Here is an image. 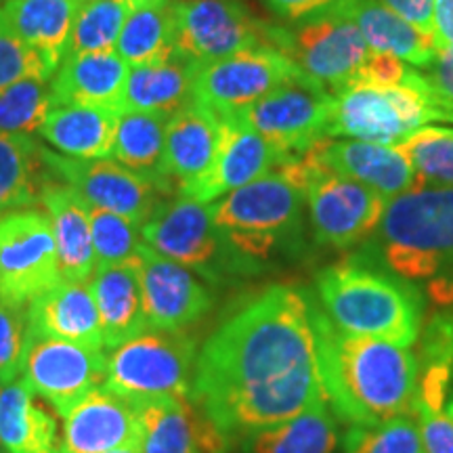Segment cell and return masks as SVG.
<instances>
[{"mask_svg": "<svg viewBox=\"0 0 453 453\" xmlns=\"http://www.w3.org/2000/svg\"><path fill=\"white\" fill-rule=\"evenodd\" d=\"M311 296L298 286H271L225 319L197 353L189 399L231 443L326 399Z\"/></svg>", "mask_w": 453, "mask_h": 453, "instance_id": "cell-1", "label": "cell"}, {"mask_svg": "<svg viewBox=\"0 0 453 453\" xmlns=\"http://www.w3.org/2000/svg\"><path fill=\"white\" fill-rule=\"evenodd\" d=\"M319 380L338 422L373 426L411 413L418 359L411 349L342 332L311 296Z\"/></svg>", "mask_w": 453, "mask_h": 453, "instance_id": "cell-2", "label": "cell"}, {"mask_svg": "<svg viewBox=\"0 0 453 453\" xmlns=\"http://www.w3.org/2000/svg\"><path fill=\"white\" fill-rule=\"evenodd\" d=\"M315 294L324 313L353 336L411 349L422 332L420 288L361 252L319 271Z\"/></svg>", "mask_w": 453, "mask_h": 453, "instance_id": "cell-3", "label": "cell"}, {"mask_svg": "<svg viewBox=\"0 0 453 453\" xmlns=\"http://www.w3.org/2000/svg\"><path fill=\"white\" fill-rule=\"evenodd\" d=\"M361 254L411 283L434 303H453V187L411 189L388 200Z\"/></svg>", "mask_w": 453, "mask_h": 453, "instance_id": "cell-4", "label": "cell"}, {"mask_svg": "<svg viewBox=\"0 0 453 453\" xmlns=\"http://www.w3.org/2000/svg\"><path fill=\"white\" fill-rule=\"evenodd\" d=\"M304 206V185L280 164L267 177L214 200L211 217L240 273L252 275L277 254L298 250Z\"/></svg>", "mask_w": 453, "mask_h": 453, "instance_id": "cell-5", "label": "cell"}, {"mask_svg": "<svg viewBox=\"0 0 453 453\" xmlns=\"http://www.w3.org/2000/svg\"><path fill=\"white\" fill-rule=\"evenodd\" d=\"M428 124H453V120L424 72L413 67L399 84L357 81L338 90L326 137L399 145Z\"/></svg>", "mask_w": 453, "mask_h": 453, "instance_id": "cell-6", "label": "cell"}, {"mask_svg": "<svg viewBox=\"0 0 453 453\" xmlns=\"http://www.w3.org/2000/svg\"><path fill=\"white\" fill-rule=\"evenodd\" d=\"M197 344L185 332L147 330L107 357L104 387L128 403L191 395Z\"/></svg>", "mask_w": 453, "mask_h": 453, "instance_id": "cell-7", "label": "cell"}, {"mask_svg": "<svg viewBox=\"0 0 453 453\" xmlns=\"http://www.w3.org/2000/svg\"><path fill=\"white\" fill-rule=\"evenodd\" d=\"M298 164L304 174V200L317 243L336 250L364 246L380 225L387 197L334 173L319 162L313 147L298 156Z\"/></svg>", "mask_w": 453, "mask_h": 453, "instance_id": "cell-8", "label": "cell"}, {"mask_svg": "<svg viewBox=\"0 0 453 453\" xmlns=\"http://www.w3.org/2000/svg\"><path fill=\"white\" fill-rule=\"evenodd\" d=\"M174 53L189 64L254 47H275V26L265 24L242 0H173Z\"/></svg>", "mask_w": 453, "mask_h": 453, "instance_id": "cell-9", "label": "cell"}, {"mask_svg": "<svg viewBox=\"0 0 453 453\" xmlns=\"http://www.w3.org/2000/svg\"><path fill=\"white\" fill-rule=\"evenodd\" d=\"M141 242L214 286L242 275L212 223L211 203L194 197L162 202L141 226Z\"/></svg>", "mask_w": 453, "mask_h": 453, "instance_id": "cell-10", "label": "cell"}, {"mask_svg": "<svg viewBox=\"0 0 453 453\" xmlns=\"http://www.w3.org/2000/svg\"><path fill=\"white\" fill-rule=\"evenodd\" d=\"M273 42L309 81L334 95L355 82L372 55L359 27L342 13L275 26Z\"/></svg>", "mask_w": 453, "mask_h": 453, "instance_id": "cell-11", "label": "cell"}, {"mask_svg": "<svg viewBox=\"0 0 453 453\" xmlns=\"http://www.w3.org/2000/svg\"><path fill=\"white\" fill-rule=\"evenodd\" d=\"M332 110L334 93L300 73L235 118L267 139L283 160H290L327 139Z\"/></svg>", "mask_w": 453, "mask_h": 453, "instance_id": "cell-12", "label": "cell"}, {"mask_svg": "<svg viewBox=\"0 0 453 453\" xmlns=\"http://www.w3.org/2000/svg\"><path fill=\"white\" fill-rule=\"evenodd\" d=\"M61 280L47 212L21 208L0 217V300L27 307Z\"/></svg>", "mask_w": 453, "mask_h": 453, "instance_id": "cell-13", "label": "cell"}, {"mask_svg": "<svg viewBox=\"0 0 453 453\" xmlns=\"http://www.w3.org/2000/svg\"><path fill=\"white\" fill-rule=\"evenodd\" d=\"M294 61L275 47H254L196 67L191 101L219 118H235L246 107L294 76Z\"/></svg>", "mask_w": 453, "mask_h": 453, "instance_id": "cell-14", "label": "cell"}, {"mask_svg": "<svg viewBox=\"0 0 453 453\" xmlns=\"http://www.w3.org/2000/svg\"><path fill=\"white\" fill-rule=\"evenodd\" d=\"M49 173L76 189L84 200L143 226L160 206L164 191L154 179L134 173L116 160H76L42 147Z\"/></svg>", "mask_w": 453, "mask_h": 453, "instance_id": "cell-15", "label": "cell"}, {"mask_svg": "<svg viewBox=\"0 0 453 453\" xmlns=\"http://www.w3.org/2000/svg\"><path fill=\"white\" fill-rule=\"evenodd\" d=\"M24 380L61 418L88 393L104 387L107 376L105 350L27 334Z\"/></svg>", "mask_w": 453, "mask_h": 453, "instance_id": "cell-16", "label": "cell"}, {"mask_svg": "<svg viewBox=\"0 0 453 453\" xmlns=\"http://www.w3.org/2000/svg\"><path fill=\"white\" fill-rule=\"evenodd\" d=\"M141 296L150 330L185 332L212 309V294L197 277L154 248H137Z\"/></svg>", "mask_w": 453, "mask_h": 453, "instance_id": "cell-17", "label": "cell"}, {"mask_svg": "<svg viewBox=\"0 0 453 453\" xmlns=\"http://www.w3.org/2000/svg\"><path fill=\"white\" fill-rule=\"evenodd\" d=\"M281 162L283 157L275 147L257 130L237 118H220V141L211 170L200 183L180 196L212 203L229 191L267 177Z\"/></svg>", "mask_w": 453, "mask_h": 453, "instance_id": "cell-18", "label": "cell"}, {"mask_svg": "<svg viewBox=\"0 0 453 453\" xmlns=\"http://www.w3.org/2000/svg\"><path fill=\"white\" fill-rule=\"evenodd\" d=\"M137 407L141 453H229L231 441L189 396Z\"/></svg>", "mask_w": 453, "mask_h": 453, "instance_id": "cell-19", "label": "cell"}, {"mask_svg": "<svg viewBox=\"0 0 453 453\" xmlns=\"http://www.w3.org/2000/svg\"><path fill=\"white\" fill-rule=\"evenodd\" d=\"M139 443L137 407L105 387L95 388L64 416L61 453H105Z\"/></svg>", "mask_w": 453, "mask_h": 453, "instance_id": "cell-20", "label": "cell"}, {"mask_svg": "<svg viewBox=\"0 0 453 453\" xmlns=\"http://www.w3.org/2000/svg\"><path fill=\"white\" fill-rule=\"evenodd\" d=\"M220 141V118L191 101L168 118L162 180L166 191L185 194L206 177Z\"/></svg>", "mask_w": 453, "mask_h": 453, "instance_id": "cell-21", "label": "cell"}, {"mask_svg": "<svg viewBox=\"0 0 453 453\" xmlns=\"http://www.w3.org/2000/svg\"><path fill=\"white\" fill-rule=\"evenodd\" d=\"M321 164L342 177L378 191L387 200L407 194L416 187V177L399 145L367 143L355 139H321L313 145Z\"/></svg>", "mask_w": 453, "mask_h": 453, "instance_id": "cell-22", "label": "cell"}, {"mask_svg": "<svg viewBox=\"0 0 453 453\" xmlns=\"http://www.w3.org/2000/svg\"><path fill=\"white\" fill-rule=\"evenodd\" d=\"M27 334L105 350L99 313L87 281L61 277L50 290L32 300L27 304Z\"/></svg>", "mask_w": 453, "mask_h": 453, "instance_id": "cell-23", "label": "cell"}, {"mask_svg": "<svg viewBox=\"0 0 453 453\" xmlns=\"http://www.w3.org/2000/svg\"><path fill=\"white\" fill-rule=\"evenodd\" d=\"M88 288L97 307L107 350L122 347L150 330L143 313L137 254L124 263L97 265Z\"/></svg>", "mask_w": 453, "mask_h": 453, "instance_id": "cell-24", "label": "cell"}, {"mask_svg": "<svg viewBox=\"0 0 453 453\" xmlns=\"http://www.w3.org/2000/svg\"><path fill=\"white\" fill-rule=\"evenodd\" d=\"M130 67L116 50L67 55L50 78L57 105L120 107Z\"/></svg>", "mask_w": 453, "mask_h": 453, "instance_id": "cell-25", "label": "cell"}, {"mask_svg": "<svg viewBox=\"0 0 453 453\" xmlns=\"http://www.w3.org/2000/svg\"><path fill=\"white\" fill-rule=\"evenodd\" d=\"M41 202L53 225L61 277L88 281L95 273V250L87 200L70 185L47 183L41 191Z\"/></svg>", "mask_w": 453, "mask_h": 453, "instance_id": "cell-26", "label": "cell"}, {"mask_svg": "<svg viewBox=\"0 0 453 453\" xmlns=\"http://www.w3.org/2000/svg\"><path fill=\"white\" fill-rule=\"evenodd\" d=\"M120 107L57 105L44 118L38 134L59 154L76 160L111 157Z\"/></svg>", "mask_w": 453, "mask_h": 453, "instance_id": "cell-27", "label": "cell"}, {"mask_svg": "<svg viewBox=\"0 0 453 453\" xmlns=\"http://www.w3.org/2000/svg\"><path fill=\"white\" fill-rule=\"evenodd\" d=\"M338 13L359 27L373 53H387L416 70H426L437 57V42L430 34L418 30L380 0H350Z\"/></svg>", "mask_w": 453, "mask_h": 453, "instance_id": "cell-28", "label": "cell"}, {"mask_svg": "<svg viewBox=\"0 0 453 453\" xmlns=\"http://www.w3.org/2000/svg\"><path fill=\"white\" fill-rule=\"evenodd\" d=\"M0 447L4 453H61L55 418L24 378L0 387Z\"/></svg>", "mask_w": 453, "mask_h": 453, "instance_id": "cell-29", "label": "cell"}, {"mask_svg": "<svg viewBox=\"0 0 453 453\" xmlns=\"http://www.w3.org/2000/svg\"><path fill=\"white\" fill-rule=\"evenodd\" d=\"M338 420L326 399L292 420L252 430L231 443L229 453H334Z\"/></svg>", "mask_w": 453, "mask_h": 453, "instance_id": "cell-30", "label": "cell"}, {"mask_svg": "<svg viewBox=\"0 0 453 453\" xmlns=\"http://www.w3.org/2000/svg\"><path fill=\"white\" fill-rule=\"evenodd\" d=\"M194 76L196 65L177 53L156 64L130 67L120 111H150L170 118L191 104Z\"/></svg>", "mask_w": 453, "mask_h": 453, "instance_id": "cell-31", "label": "cell"}, {"mask_svg": "<svg viewBox=\"0 0 453 453\" xmlns=\"http://www.w3.org/2000/svg\"><path fill=\"white\" fill-rule=\"evenodd\" d=\"M82 0H4L0 7L17 36L59 70Z\"/></svg>", "mask_w": 453, "mask_h": 453, "instance_id": "cell-32", "label": "cell"}, {"mask_svg": "<svg viewBox=\"0 0 453 453\" xmlns=\"http://www.w3.org/2000/svg\"><path fill=\"white\" fill-rule=\"evenodd\" d=\"M47 164L32 134L0 133V217L41 202Z\"/></svg>", "mask_w": 453, "mask_h": 453, "instance_id": "cell-33", "label": "cell"}, {"mask_svg": "<svg viewBox=\"0 0 453 453\" xmlns=\"http://www.w3.org/2000/svg\"><path fill=\"white\" fill-rule=\"evenodd\" d=\"M166 122L168 118L160 113L124 110L118 116L111 150V160L154 179L164 194H168L162 180Z\"/></svg>", "mask_w": 453, "mask_h": 453, "instance_id": "cell-34", "label": "cell"}, {"mask_svg": "<svg viewBox=\"0 0 453 453\" xmlns=\"http://www.w3.org/2000/svg\"><path fill=\"white\" fill-rule=\"evenodd\" d=\"M116 53L128 67L150 65L174 55L173 3L130 9L118 38Z\"/></svg>", "mask_w": 453, "mask_h": 453, "instance_id": "cell-35", "label": "cell"}, {"mask_svg": "<svg viewBox=\"0 0 453 453\" xmlns=\"http://www.w3.org/2000/svg\"><path fill=\"white\" fill-rule=\"evenodd\" d=\"M416 177L413 189L453 187V124H428L399 143Z\"/></svg>", "mask_w": 453, "mask_h": 453, "instance_id": "cell-36", "label": "cell"}, {"mask_svg": "<svg viewBox=\"0 0 453 453\" xmlns=\"http://www.w3.org/2000/svg\"><path fill=\"white\" fill-rule=\"evenodd\" d=\"M130 9L128 0H84L73 19L65 57L116 50Z\"/></svg>", "mask_w": 453, "mask_h": 453, "instance_id": "cell-37", "label": "cell"}, {"mask_svg": "<svg viewBox=\"0 0 453 453\" xmlns=\"http://www.w3.org/2000/svg\"><path fill=\"white\" fill-rule=\"evenodd\" d=\"M57 104L50 93V81L26 78L0 90V133H38L44 118Z\"/></svg>", "mask_w": 453, "mask_h": 453, "instance_id": "cell-38", "label": "cell"}, {"mask_svg": "<svg viewBox=\"0 0 453 453\" xmlns=\"http://www.w3.org/2000/svg\"><path fill=\"white\" fill-rule=\"evenodd\" d=\"M342 453H424L420 426L413 413L373 426H349Z\"/></svg>", "mask_w": 453, "mask_h": 453, "instance_id": "cell-39", "label": "cell"}, {"mask_svg": "<svg viewBox=\"0 0 453 453\" xmlns=\"http://www.w3.org/2000/svg\"><path fill=\"white\" fill-rule=\"evenodd\" d=\"M90 235H93L95 267L97 265L124 263L137 254L141 243V226L130 223L120 214L104 211L88 203Z\"/></svg>", "mask_w": 453, "mask_h": 453, "instance_id": "cell-40", "label": "cell"}, {"mask_svg": "<svg viewBox=\"0 0 453 453\" xmlns=\"http://www.w3.org/2000/svg\"><path fill=\"white\" fill-rule=\"evenodd\" d=\"M57 67L17 36L0 7V90L26 78L50 81Z\"/></svg>", "mask_w": 453, "mask_h": 453, "instance_id": "cell-41", "label": "cell"}, {"mask_svg": "<svg viewBox=\"0 0 453 453\" xmlns=\"http://www.w3.org/2000/svg\"><path fill=\"white\" fill-rule=\"evenodd\" d=\"M27 342V307L0 300V387L17 380L24 367Z\"/></svg>", "mask_w": 453, "mask_h": 453, "instance_id": "cell-42", "label": "cell"}, {"mask_svg": "<svg viewBox=\"0 0 453 453\" xmlns=\"http://www.w3.org/2000/svg\"><path fill=\"white\" fill-rule=\"evenodd\" d=\"M263 3L277 19L286 24H298L313 17L338 13L350 0H263Z\"/></svg>", "mask_w": 453, "mask_h": 453, "instance_id": "cell-43", "label": "cell"}, {"mask_svg": "<svg viewBox=\"0 0 453 453\" xmlns=\"http://www.w3.org/2000/svg\"><path fill=\"white\" fill-rule=\"evenodd\" d=\"M411 70L413 67L410 64L396 59L393 55L373 53L372 50L370 59H367L365 65L361 67L359 76L355 78V82L364 81V82H373V84H399L410 76Z\"/></svg>", "mask_w": 453, "mask_h": 453, "instance_id": "cell-44", "label": "cell"}, {"mask_svg": "<svg viewBox=\"0 0 453 453\" xmlns=\"http://www.w3.org/2000/svg\"><path fill=\"white\" fill-rule=\"evenodd\" d=\"M422 72L453 120V49L437 47L434 61Z\"/></svg>", "mask_w": 453, "mask_h": 453, "instance_id": "cell-45", "label": "cell"}, {"mask_svg": "<svg viewBox=\"0 0 453 453\" xmlns=\"http://www.w3.org/2000/svg\"><path fill=\"white\" fill-rule=\"evenodd\" d=\"M380 3L418 30L433 36V0H380Z\"/></svg>", "mask_w": 453, "mask_h": 453, "instance_id": "cell-46", "label": "cell"}, {"mask_svg": "<svg viewBox=\"0 0 453 453\" xmlns=\"http://www.w3.org/2000/svg\"><path fill=\"white\" fill-rule=\"evenodd\" d=\"M433 38L439 49H453V0H433Z\"/></svg>", "mask_w": 453, "mask_h": 453, "instance_id": "cell-47", "label": "cell"}, {"mask_svg": "<svg viewBox=\"0 0 453 453\" xmlns=\"http://www.w3.org/2000/svg\"><path fill=\"white\" fill-rule=\"evenodd\" d=\"M130 7H150V4H168L173 0H128Z\"/></svg>", "mask_w": 453, "mask_h": 453, "instance_id": "cell-48", "label": "cell"}, {"mask_svg": "<svg viewBox=\"0 0 453 453\" xmlns=\"http://www.w3.org/2000/svg\"><path fill=\"white\" fill-rule=\"evenodd\" d=\"M105 453H141V445H128V447H120V449H111Z\"/></svg>", "mask_w": 453, "mask_h": 453, "instance_id": "cell-49", "label": "cell"}, {"mask_svg": "<svg viewBox=\"0 0 453 453\" xmlns=\"http://www.w3.org/2000/svg\"><path fill=\"white\" fill-rule=\"evenodd\" d=\"M449 411H451V416H453V388H451V399H449Z\"/></svg>", "mask_w": 453, "mask_h": 453, "instance_id": "cell-50", "label": "cell"}, {"mask_svg": "<svg viewBox=\"0 0 453 453\" xmlns=\"http://www.w3.org/2000/svg\"><path fill=\"white\" fill-rule=\"evenodd\" d=\"M0 451H3V447H0Z\"/></svg>", "mask_w": 453, "mask_h": 453, "instance_id": "cell-51", "label": "cell"}, {"mask_svg": "<svg viewBox=\"0 0 453 453\" xmlns=\"http://www.w3.org/2000/svg\"><path fill=\"white\" fill-rule=\"evenodd\" d=\"M0 453H4V451H0Z\"/></svg>", "mask_w": 453, "mask_h": 453, "instance_id": "cell-52", "label": "cell"}, {"mask_svg": "<svg viewBox=\"0 0 453 453\" xmlns=\"http://www.w3.org/2000/svg\"><path fill=\"white\" fill-rule=\"evenodd\" d=\"M82 3H84V0H82Z\"/></svg>", "mask_w": 453, "mask_h": 453, "instance_id": "cell-53", "label": "cell"}]
</instances>
